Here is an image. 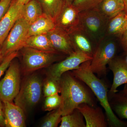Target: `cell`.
<instances>
[{
	"mask_svg": "<svg viewBox=\"0 0 127 127\" xmlns=\"http://www.w3.org/2000/svg\"><path fill=\"white\" fill-rule=\"evenodd\" d=\"M82 81L73 74L67 72L62 75L60 81L62 116L71 113L80 104L85 103L95 106L93 95Z\"/></svg>",
	"mask_w": 127,
	"mask_h": 127,
	"instance_id": "obj_1",
	"label": "cell"
},
{
	"mask_svg": "<svg viewBox=\"0 0 127 127\" xmlns=\"http://www.w3.org/2000/svg\"><path fill=\"white\" fill-rule=\"evenodd\" d=\"M91 61L90 60L82 64L78 69L72 70L73 74L85 83L95 95L105 110L110 127H127V122L119 119L111 108L106 86L91 70L90 67Z\"/></svg>",
	"mask_w": 127,
	"mask_h": 127,
	"instance_id": "obj_2",
	"label": "cell"
},
{
	"mask_svg": "<svg viewBox=\"0 0 127 127\" xmlns=\"http://www.w3.org/2000/svg\"><path fill=\"white\" fill-rule=\"evenodd\" d=\"M81 27L97 45L106 36L109 20L98 8L79 12Z\"/></svg>",
	"mask_w": 127,
	"mask_h": 127,
	"instance_id": "obj_3",
	"label": "cell"
},
{
	"mask_svg": "<svg viewBox=\"0 0 127 127\" xmlns=\"http://www.w3.org/2000/svg\"><path fill=\"white\" fill-rule=\"evenodd\" d=\"M118 45L114 37H106L98 43L92 56L90 68L98 76L106 75L107 65L116 56Z\"/></svg>",
	"mask_w": 127,
	"mask_h": 127,
	"instance_id": "obj_4",
	"label": "cell"
},
{
	"mask_svg": "<svg viewBox=\"0 0 127 127\" xmlns=\"http://www.w3.org/2000/svg\"><path fill=\"white\" fill-rule=\"evenodd\" d=\"M41 81L38 76L32 75L24 81L18 95L14 99L15 104L24 111L31 108L37 103L42 94Z\"/></svg>",
	"mask_w": 127,
	"mask_h": 127,
	"instance_id": "obj_5",
	"label": "cell"
},
{
	"mask_svg": "<svg viewBox=\"0 0 127 127\" xmlns=\"http://www.w3.org/2000/svg\"><path fill=\"white\" fill-rule=\"evenodd\" d=\"M20 66L13 60L0 81V99L2 102H12L20 92Z\"/></svg>",
	"mask_w": 127,
	"mask_h": 127,
	"instance_id": "obj_6",
	"label": "cell"
},
{
	"mask_svg": "<svg viewBox=\"0 0 127 127\" xmlns=\"http://www.w3.org/2000/svg\"><path fill=\"white\" fill-rule=\"evenodd\" d=\"M23 71L29 73L50 65L56 61L58 53L46 52L32 48H22Z\"/></svg>",
	"mask_w": 127,
	"mask_h": 127,
	"instance_id": "obj_7",
	"label": "cell"
},
{
	"mask_svg": "<svg viewBox=\"0 0 127 127\" xmlns=\"http://www.w3.org/2000/svg\"><path fill=\"white\" fill-rule=\"evenodd\" d=\"M29 26L30 24L22 17L17 21L1 45L3 59L10 53L24 47L28 37Z\"/></svg>",
	"mask_w": 127,
	"mask_h": 127,
	"instance_id": "obj_8",
	"label": "cell"
},
{
	"mask_svg": "<svg viewBox=\"0 0 127 127\" xmlns=\"http://www.w3.org/2000/svg\"><path fill=\"white\" fill-rule=\"evenodd\" d=\"M92 59V57L79 51H75L66 58L58 63L55 64L49 69V77L60 81L64 73L79 68L80 65Z\"/></svg>",
	"mask_w": 127,
	"mask_h": 127,
	"instance_id": "obj_9",
	"label": "cell"
},
{
	"mask_svg": "<svg viewBox=\"0 0 127 127\" xmlns=\"http://www.w3.org/2000/svg\"><path fill=\"white\" fill-rule=\"evenodd\" d=\"M79 12L72 4L65 3L55 22L56 27L59 28L68 34L81 27Z\"/></svg>",
	"mask_w": 127,
	"mask_h": 127,
	"instance_id": "obj_10",
	"label": "cell"
},
{
	"mask_svg": "<svg viewBox=\"0 0 127 127\" xmlns=\"http://www.w3.org/2000/svg\"><path fill=\"white\" fill-rule=\"evenodd\" d=\"M23 5L12 0L8 10L0 21V44L2 45L12 28L21 17Z\"/></svg>",
	"mask_w": 127,
	"mask_h": 127,
	"instance_id": "obj_11",
	"label": "cell"
},
{
	"mask_svg": "<svg viewBox=\"0 0 127 127\" xmlns=\"http://www.w3.org/2000/svg\"><path fill=\"white\" fill-rule=\"evenodd\" d=\"M108 65L113 74V82L108 92V94H112L118 92V87L127 83V64L123 56H116Z\"/></svg>",
	"mask_w": 127,
	"mask_h": 127,
	"instance_id": "obj_12",
	"label": "cell"
},
{
	"mask_svg": "<svg viewBox=\"0 0 127 127\" xmlns=\"http://www.w3.org/2000/svg\"><path fill=\"white\" fill-rule=\"evenodd\" d=\"M47 34L57 52L69 55L75 51L69 34L64 30L56 27Z\"/></svg>",
	"mask_w": 127,
	"mask_h": 127,
	"instance_id": "obj_13",
	"label": "cell"
},
{
	"mask_svg": "<svg viewBox=\"0 0 127 127\" xmlns=\"http://www.w3.org/2000/svg\"><path fill=\"white\" fill-rule=\"evenodd\" d=\"M69 34L75 51L81 52L92 57L97 45L81 27Z\"/></svg>",
	"mask_w": 127,
	"mask_h": 127,
	"instance_id": "obj_14",
	"label": "cell"
},
{
	"mask_svg": "<svg viewBox=\"0 0 127 127\" xmlns=\"http://www.w3.org/2000/svg\"><path fill=\"white\" fill-rule=\"evenodd\" d=\"M82 114L86 127H106L108 125L102 109L99 107L93 106L87 103L80 104L77 107Z\"/></svg>",
	"mask_w": 127,
	"mask_h": 127,
	"instance_id": "obj_15",
	"label": "cell"
},
{
	"mask_svg": "<svg viewBox=\"0 0 127 127\" xmlns=\"http://www.w3.org/2000/svg\"><path fill=\"white\" fill-rule=\"evenodd\" d=\"M2 102L4 105L5 127H26L24 110L12 102Z\"/></svg>",
	"mask_w": 127,
	"mask_h": 127,
	"instance_id": "obj_16",
	"label": "cell"
},
{
	"mask_svg": "<svg viewBox=\"0 0 127 127\" xmlns=\"http://www.w3.org/2000/svg\"><path fill=\"white\" fill-rule=\"evenodd\" d=\"M56 27L53 19L44 12L33 23L30 24L28 36L47 33Z\"/></svg>",
	"mask_w": 127,
	"mask_h": 127,
	"instance_id": "obj_17",
	"label": "cell"
},
{
	"mask_svg": "<svg viewBox=\"0 0 127 127\" xmlns=\"http://www.w3.org/2000/svg\"><path fill=\"white\" fill-rule=\"evenodd\" d=\"M32 48L51 53H58L53 46L47 33L28 37L25 42L24 47Z\"/></svg>",
	"mask_w": 127,
	"mask_h": 127,
	"instance_id": "obj_18",
	"label": "cell"
},
{
	"mask_svg": "<svg viewBox=\"0 0 127 127\" xmlns=\"http://www.w3.org/2000/svg\"><path fill=\"white\" fill-rule=\"evenodd\" d=\"M127 12L124 11L109 20L107 24L106 37L119 38L123 32Z\"/></svg>",
	"mask_w": 127,
	"mask_h": 127,
	"instance_id": "obj_19",
	"label": "cell"
},
{
	"mask_svg": "<svg viewBox=\"0 0 127 127\" xmlns=\"http://www.w3.org/2000/svg\"><path fill=\"white\" fill-rule=\"evenodd\" d=\"M108 20L125 11L123 0H103L97 7Z\"/></svg>",
	"mask_w": 127,
	"mask_h": 127,
	"instance_id": "obj_20",
	"label": "cell"
},
{
	"mask_svg": "<svg viewBox=\"0 0 127 127\" xmlns=\"http://www.w3.org/2000/svg\"><path fill=\"white\" fill-rule=\"evenodd\" d=\"M43 13L40 1L38 0H31L23 5L21 17L25 19L30 25Z\"/></svg>",
	"mask_w": 127,
	"mask_h": 127,
	"instance_id": "obj_21",
	"label": "cell"
},
{
	"mask_svg": "<svg viewBox=\"0 0 127 127\" xmlns=\"http://www.w3.org/2000/svg\"><path fill=\"white\" fill-rule=\"evenodd\" d=\"M111 96L109 100L111 108L119 117L127 119V97L118 93L108 94Z\"/></svg>",
	"mask_w": 127,
	"mask_h": 127,
	"instance_id": "obj_22",
	"label": "cell"
},
{
	"mask_svg": "<svg viewBox=\"0 0 127 127\" xmlns=\"http://www.w3.org/2000/svg\"><path fill=\"white\" fill-rule=\"evenodd\" d=\"M84 117L77 108L62 116L60 127H86Z\"/></svg>",
	"mask_w": 127,
	"mask_h": 127,
	"instance_id": "obj_23",
	"label": "cell"
},
{
	"mask_svg": "<svg viewBox=\"0 0 127 127\" xmlns=\"http://www.w3.org/2000/svg\"><path fill=\"white\" fill-rule=\"evenodd\" d=\"M40 2L43 12L55 21L65 4L64 0H38Z\"/></svg>",
	"mask_w": 127,
	"mask_h": 127,
	"instance_id": "obj_24",
	"label": "cell"
},
{
	"mask_svg": "<svg viewBox=\"0 0 127 127\" xmlns=\"http://www.w3.org/2000/svg\"><path fill=\"white\" fill-rule=\"evenodd\" d=\"M62 116L60 108L53 110L50 113L43 121L41 127H57L61 123Z\"/></svg>",
	"mask_w": 127,
	"mask_h": 127,
	"instance_id": "obj_25",
	"label": "cell"
},
{
	"mask_svg": "<svg viewBox=\"0 0 127 127\" xmlns=\"http://www.w3.org/2000/svg\"><path fill=\"white\" fill-rule=\"evenodd\" d=\"M103 0H74L72 4L79 12L97 8Z\"/></svg>",
	"mask_w": 127,
	"mask_h": 127,
	"instance_id": "obj_26",
	"label": "cell"
},
{
	"mask_svg": "<svg viewBox=\"0 0 127 127\" xmlns=\"http://www.w3.org/2000/svg\"><path fill=\"white\" fill-rule=\"evenodd\" d=\"M60 81L49 77L43 86V93L45 97L60 92Z\"/></svg>",
	"mask_w": 127,
	"mask_h": 127,
	"instance_id": "obj_27",
	"label": "cell"
},
{
	"mask_svg": "<svg viewBox=\"0 0 127 127\" xmlns=\"http://www.w3.org/2000/svg\"><path fill=\"white\" fill-rule=\"evenodd\" d=\"M61 103V98L59 94L46 97L44 109L45 111H51L59 108Z\"/></svg>",
	"mask_w": 127,
	"mask_h": 127,
	"instance_id": "obj_28",
	"label": "cell"
},
{
	"mask_svg": "<svg viewBox=\"0 0 127 127\" xmlns=\"http://www.w3.org/2000/svg\"><path fill=\"white\" fill-rule=\"evenodd\" d=\"M18 55V51L14 52L7 55L3 59L0 64V78L7 70L11 63Z\"/></svg>",
	"mask_w": 127,
	"mask_h": 127,
	"instance_id": "obj_29",
	"label": "cell"
},
{
	"mask_svg": "<svg viewBox=\"0 0 127 127\" xmlns=\"http://www.w3.org/2000/svg\"><path fill=\"white\" fill-rule=\"evenodd\" d=\"M12 0H0V21L9 9Z\"/></svg>",
	"mask_w": 127,
	"mask_h": 127,
	"instance_id": "obj_30",
	"label": "cell"
},
{
	"mask_svg": "<svg viewBox=\"0 0 127 127\" xmlns=\"http://www.w3.org/2000/svg\"><path fill=\"white\" fill-rule=\"evenodd\" d=\"M120 43L124 52L127 51V30L123 32L119 37Z\"/></svg>",
	"mask_w": 127,
	"mask_h": 127,
	"instance_id": "obj_31",
	"label": "cell"
},
{
	"mask_svg": "<svg viewBox=\"0 0 127 127\" xmlns=\"http://www.w3.org/2000/svg\"><path fill=\"white\" fill-rule=\"evenodd\" d=\"M2 102V101L0 99V127H5L4 105Z\"/></svg>",
	"mask_w": 127,
	"mask_h": 127,
	"instance_id": "obj_32",
	"label": "cell"
},
{
	"mask_svg": "<svg viewBox=\"0 0 127 127\" xmlns=\"http://www.w3.org/2000/svg\"><path fill=\"white\" fill-rule=\"evenodd\" d=\"M119 93L127 97V83L125 84V86L124 88Z\"/></svg>",
	"mask_w": 127,
	"mask_h": 127,
	"instance_id": "obj_33",
	"label": "cell"
},
{
	"mask_svg": "<svg viewBox=\"0 0 127 127\" xmlns=\"http://www.w3.org/2000/svg\"><path fill=\"white\" fill-rule=\"evenodd\" d=\"M31 0H17V2L19 4L24 5Z\"/></svg>",
	"mask_w": 127,
	"mask_h": 127,
	"instance_id": "obj_34",
	"label": "cell"
},
{
	"mask_svg": "<svg viewBox=\"0 0 127 127\" xmlns=\"http://www.w3.org/2000/svg\"><path fill=\"white\" fill-rule=\"evenodd\" d=\"M3 59L1 53V45L0 44V63H1Z\"/></svg>",
	"mask_w": 127,
	"mask_h": 127,
	"instance_id": "obj_35",
	"label": "cell"
},
{
	"mask_svg": "<svg viewBox=\"0 0 127 127\" xmlns=\"http://www.w3.org/2000/svg\"><path fill=\"white\" fill-rule=\"evenodd\" d=\"M127 30V16H126V21H125V25H124V28L123 32Z\"/></svg>",
	"mask_w": 127,
	"mask_h": 127,
	"instance_id": "obj_36",
	"label": "cell"
},
{
	"mask_svg": "<svg viewBox=\"0 0 127 127\" xmlns=\"http://www.w3.org/2000/svg\"><path fill=\"white\" fill-rule=\"evenodd\" d=\"M74 0H64L65 3L68 4H72Z\"/></svg>",
	"mask_w": 127,
	"mask_h": 127,
	"instance_id": "obj_37",
	"label": "cell"
},
{
	"mask_svg": "<svg viewBox=\"0 0 127 127\" xmlns=\"http://www.w3.org/2000/svg\"><path fill=\"white\" fill-rule=\"evenodd\" d=\"M125 4V11L127 13V0H123Z\"/></svg>",
	"mask_w": 127,
	"mask_h": 127,
	"instance_id": "obj_38",
	"label": "cell"
},
{
	"mask_svg": "<svg viewBox=\"0 0 127 127\" xmlns=\"http://www.w3.org/2000/svg\"><path fill=\"white\" fill-rule=\"evenodd\" d=\"M127 55V51H126L124 52L123 53V55Z\"/></svg>",
	"mask_w": 127,
	"mask_h": 127,
	"instance_id": "obj_39",
	"label": "cell"
},
{
	"mask_svg": "<svg viewBox=\"0 0 127 127\" xmlns=\"http://www.w3.org/2000/svg\"></svg>",
	"mask_w": 127,
	"mask_h": 127,
	"instance_id": "obj_40",
	"label": "cell"
}]
</instances>
